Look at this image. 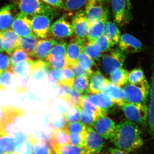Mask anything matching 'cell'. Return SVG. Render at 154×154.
Returning <instances> with one entry per match:
<instances>
[{"mask_svg": "<svg viewBox=\"0 0 154 154\" xmlns=\"http://www.w3.org/2000/svg\"><path fill=\"white\" fill-rule=\"evenodd\" d=\"M110 139L117 148L128 153L140 148L144 143L138 125L128 120L116 125Z\"/></svg>", "mask_w": 154, "mask_h": 154, "instance_id": "1", "label": "cell"}, {"mask_svg": "<svg viewBox=\"0 0 154 154\" xmlns=\"http://www.w3.org/2000/svg\"><path fill=\"white\" fill-rule=\"evenodd\" d=\"M2 117L0 120V135L14 137L19 129L17 126L18 120L25 117V109L13 105H6L1 106Z\"/></svg>", "mask_w": 154, "mask_h": 154, "instance_id": "2", "label": "cell"}, {"mask_svg": "<svg viewBox=\"0 0 154 154\" xmlns=\"http://www.w3.org/2000/svg\"><path fill=\"white\" fill-rule=\"evenodd\" d=\"M20 13L28 17L37 15H45L53 18L57 16V11L40 0H12Z\"/></svg>", "mask_w": 154, "mask_h": 154, "instance_id": "3", "label": "cell"}, {"mask_svg": "<svg viewBox=\"0 0 154 154\" xmlns=\"http://www.w3.org/2000/svg\"><path fill=\"white\" fill-rule=\"evenodd\" d=\"M149 89L147 81L139 85L127 83L122 89L125 101L127 103L146 104Z\"/></svg>", "mask_w": 154, "mask_h": 154, "instance_id": "4", "label": "cell"}, {"mask_svg": "<svg viewBox=\"0 0 154 154\" xmlns=\"http://www.w3.org/2000/svg\"><path fill=\"white\" fill-rule=\"evenodd\" d=\"M121 107L128 120L138 125H146L148 107L146 104L125 102Z\"/></svg>", "mask_w": 154, "mask_h": 154, "instance_id": "5", "label": "cell"}, {"mask_svg": "<svg viewBox=\"0 0 154 154\" xmlns=\"http://www.w3.org/2000/svg\"><path fill=\"white\" fill-rule=\"evenodd\" d=\"M102 67L106 73L111 74L121 68L125 59V54L120 48L109 50L102 56Z\"/></svg>", "mask_w": 154, "mask_h": 154, "instance_id": "6", "label": "cell"}, {"mask_svg": "<svg viewBox=\"0 0 154 154\" xmlns=\"http://www.w3.org/2000/svg\"><path fill=\"white\" fill-rule=\"evenodd\" d=\"M114 22L120 26L129 23L132 19L130 0H111Z\"/></svg>", "mask_w": 154, "mask_h": 154, "instance_id": "7", "label": "cell"}, {"mask_svg": "<svg viewBox=\"0 0 154 154\" xmlns=\"http://www.w3.org/2000/svg\"><path fill=\"white\" fill-rule=\"evenodd\" d=\"M72 26L67 18L63 15L58 19L51 26L49 36L57 40L70 37L73 34Z\"/></svg>", "mask_w": 154, "mask_h": 154, "instance_id": "8", "label": "cell"}, {"mask_svg": "<svg viewBox=\"0 0 154 154\" xmlns=\"http://www.w3.org/2000/svg\"><path fill=\"white\" fill-rule=\"evenodd\" d=\"M52 18L45 15H37L30 18L31 28L36 38L45 39L49 36Z\"/></svg>", "mask_w": 154, "mask_h": 154, "instance_id": "9", "label": "cell"}, {"mask_svg": "<svg viewBox=\"0 0 154 154\" xmlns=\"http://www.w3.org/2000/svg\"><path fill=\"white\" fill-rule=\"evenodd\" d=\"M105 146L102 136L91 127H88L85 132V145L84 149L88 154H98Z\"/></svg>", "mask_w": 154, "mask_h": 154, "instance_id": "10", "label": "cell"}, {"mask_svg": "<svg viewBox=\"0 0 154 154\" xmlns=\"http://www.w3.org/2000/svg\"><path fill=\"white\" fill-rule=\"evenodd\" d=\"M72 25L75 37L82 42L87 40L91 26L86 19L85 11L77 12L73 18Z\"/></svg>", "mask_w": 154, "mask_h": 154, "instance_id": "11", "label": "cell"}, {"mask_svg": "<svg viewBox=\"0 0 154 154\" xmlns=\"http://www.w3.org/2000/svg\"><path fill=\"white\" fill-rule=\"evenodd\" d=\"M107 0H90L86 4L85 14L91 26L101 19L107 9L104 3Z\"/></svg>", "mask_w": 154, "mask_h": 154, "instance_id": "12", "label": "cell"}, {"mask_svg": "<svg viewBox=\"0 0 154 154\" xmlns=\"http://www.w3.org/2000/svg\"><path fill=\"white\" fill-rule=\"evenodd\" d=\"M11 29L21 37H28L33 34L30 17L20 12L16 15Z\"/></svg>", "mask_w": 154, "mask_h": 154, "instance_id": "13", "label": "cell"}, {"mask_svg": "<svg viewBox=\"0 0 154 154\" xmlns=\"http://www.w3.org/2000/svg\"><path fill=\"white\" fill-rule=\"evenodd\" d=\"M119 46L125 54L140 52L144 48L143 44L139 39L128 33L120 36Z\"/></svg>", "mask_w": 154, "mask_h": 154, "instance_id": "14", "label": "cell"}, {"mask_svg": "<svg viewBox=\"0 0 154 154\" xmlns=\"http://www.w3.org/2000/svg\"><path fill=\"white\" fill-rule=\"evenodd\" d=\"M94 129L103 138L109 139L113 135L116 129L115 122L106 115H103L95 122Z\"/></svg>", "mask_w": 154, "mask_h": 154, "instance_id": "15", "label": "cell"}, {"mask_svg": "<svg viewBox=\"0 0 154 154\" xmlns=\"http://www.w3.org/2000/svg\"><path fill=\"white\" fill-rule=\"evenodd\" d=\"M20 37L11 29L2 32L1 42L4 51L11 55L14 51L19 48Z\"/></svg>", "mask_w": 154, "mask_h": 154, "instance_id": "16", "label": "cell"}, {"mask_svg": "<svg viewBox=\"0 0 154 154\" xmlns=\"http://www.w3.org/2000/svg\"><path fill=\"white\" fill-rule=\"evenodd\" d=\"M57 43V40L52 38L38 40L37 45L30 56L44 60L46 59L53 48Z\"/></svg>", "mask_w": 154, "mask_h": 154, "instance_id": "17", "label": "cell"}, {"mask_svg": "<svg viewBox=\"0 0 154 154\" xmlns=\"http://www.w3.org/2000/svg\"><path fill=\"white\" fill-rule=\"evenodd\" d=\"M15 6L13 4L6 5L0 9V32L10 29L14 22L15 15Z\"/></svg>", "mask_w": 154, "mask_h": 154, "instance_id": "18", "label": "cell"}, {"mask_svg": "<svg viewBox=\"0 0 154 154\" xmlns=\"http://www.w3.org/2000/svg\"><path fill=\"white\" fill-rule=\"evenodd\" d=\"M82 41L76 37L73 38L66 48V58L69 67L78 63L82 49Z\"/></svg>", "mask_w": 154, "mask_h": 154, "instance_id": "19", "label": "cell"}, {"mask_svg": "<svg viewBox=\"0 0 154 154\" xmlns=\"http://www.w3.org/2000/svg\"><path fill=\"white\" fill-rule=\"evenodd\" d=\"M110 82V81L102 75L100 72L91 75L88 93L91 94L102 93Z\"/></svg>", "mask_w": 154, "mask_h": 154, "instance_id": "20", "label": "cell"}, {"mask_svg": "<svg viewBox=\"0 0 154 154\" xmlns=\"http://www.w3.org/2000/svg\"><path fill=\"white\" fill-rule=\"evenodd\" d=\"M87 97L90 102L106 113L115 104L110 96L103 93L90 95L87 94Z\"/></svg>", "mask_w": 154, "mask_h": 154, "instance_id": "21", "label": "cell"}, {"mask_svg": "<svg viewBox=\"0 0 154 154\" xmlns=\"http://www.w3.org/2000/svg\"><path fill=\"white\" fill-rule=\"evenodd\" d=\"M108 15L109 11L107 9L102 18L91 25L87 37L88 41L94 43L99 36L103 34L105 25L108 21Z\"/></svg>", "mask_w": 154, "mask_h": 154, "instance_id": "22", "label": "cell"}, {"mask_svg": "<svg viewBox=\"0 0 154 154\" xmlns=\"http://www.w3.org/2000/svg\"><path fill=\"white\" fill-rule=\"evenodd\" d=\"M49 67L47 62L41 60L31 62L30 78L36 80H41L48 75Z\"/></svg>", "mask_w": 154, "mask_h": 154, "instance_id": "23", "label": "cell"}, {"mask_svg": "<svg viewBox=\"0 0 154 154\" xmlns=\"http://www.w3.org/2000/svg\"><path fill=\"white\" fill-rule=\"evenodd\" d=\"M79 107L87 114L94 117L96 121L102 116L106 115L100 108L88 100L87 94L82 95Z\"/></svg>", "mask_w": 154, "mask_h": 154, "instance_id": "24", "label": "cell"}, {"mask_svg": "<svg viewBox=\"0 0 154 154\" xmlns=\"http://www.w3.org/2000/svg\"><path fill=\"white\" fill-rule=\"evenodd\" d=\"M102 93L110 96L114 104L122 106L125 103L123 90L110 82Z\"/></svg>", "mask_w": 154, "mask_h": 154, "instance_id": "25", "label": "cell"}, {"mask_svg": "<svg viewBox=\"0 0 154 154\" xmlns=\"http://www.w3.org/2000/svg\"><path fill=\"white\" fill-rule=\"evenodd\" d=\"M78 63L82 68L91 75L100 72L94 60L84 52L82 49L80 54Z\"/></svg>", "mask_w": 154, "mask_h": 154, "instance_id": "26", "label": "cell"}, {"mask_svg": "<svg viewBox=\"0 0 154 154\" xmlns=\"http://www.w3.org/2000/svg\"><path fill=\"white\" fill-rule=\"evenodd\" d=\"M103 34L108 38L112 47L118 43L121 36L119 29L115 23L111 22H107L106 23Z\"/></svg>", "mask_w": 154, "mask_h": 154, "instance_id": "27", "label": "cell"}, {"mask_svg": "<svg viewBox=\"0 0 154 154\" xmlns=\"http://www.w3.org/2000/svg\"><path fill=\"white\" fill-rule=\"evenodd\" d=\"M148 123L151 134L154 139V59L150 87V101L148 107Z\"/></svg>", "mask_w": 154, "mask_h": 154, "instance_id": "28", "label": "cell"}, {"mask_svg": "<svg viewBox=\"0 0 154 154\" xmlns=\"http://www.w3.org/2000/svg\"><path fill=\"white\" fill-rule=\"evenodd\" d=\"M28 140L32 145L33 154H53L49 146L38 140L32 134L28 135Z\"/></svg>", "mask_w": 154, "mask_h": 154, "instance_id": "29", "label": "cell"}, {"mask_svg": "<svg viewBox=\"0 0 154 154\" xmlns=\"http://www.w3.org/2000/svg\"><path fill=\"white\" fill-rule=\"evenodd\" d=\"M67 45L64 42H58L54 46L49 54L47 56L45 60L48 61L50 60H60L66 58Z\"/></svg>", "mask_w": 154, "mask_h": 154, "instance_id": "30", "label": "cell"}, {"mask_svg": "<svg viewBox=\"0 0 154 154\" xmlns=\"http://www.w3.org/2000/svg\"><path fill=\"white\" fill-rule=\"evenodd\" d=\"M31 61H23L13 66L11 71L16 77H26L30 76L31 70Z\"/></svg>", "mask_w": 154, "mask_h": 154, "instance_id": "31", "label": "cell"}, {"mask_svg": "<svg viewBox=\"0 0 154 154\" xmlns=\"http://www.w3.org/2000/svg\"><path fill=\"white\" fill-rule=\"evenodd\" d=\"M128 71L121 68L110 74V82L121 88L128 83Z\"/></svg>", "mask_w": 154, "mask_h": 154, "instance_id": "32", "label": "cell"}, {"mask_svg": "<svg viewBox=\"0 0 154 154\" xmlns=\"http://www.w3.org/2000/svg\"><path fill=\"white\" fill-rule=\"evenodd\" d=\"M38 40V38L34 34L28 37H21L19 48L25 51L31 56L37 45Z\"/></svg>", "mask_w": 154, "mask_h": 154, "instance_id": "33", "label": "cell"}, {"mask_svg": "<svg viewBox=\"0 0 154 154\" xmlns=\"http://www.w3.org/2000/svg\"><path fill=\"white\" fill-rule=\"evenodd\" d=\"M52 140V148L54 146H61L69 143L68 135L65 128L54 130Z\"/></svg>", "mask_w": 154, "mask_h": 154, "instance_id": "34", "label": "cell"}, {"mask_svg": "<svg viewBox=\"0 0 154 154\" xmlns=\"http://www.w3.org/2000/svg\"><path fill=\"white\" fill-rule=\"evenodd\" d=\"M56 154H88L84 149L71 144L53 147Z\"/></svg>", "mask_w": 154, "mask_h": 154, "instance_id": "35", "label": "cell"}, {"mask_svg": "<svg viewBox=\"0 0 154 154\" xmlns=\"http://www.w3.org/2000/svg\"><path fill=\"white\" fill-rule=\"evenodd\" d=\"M17 142L14 137L0 135V149L4 152H14Z\"/></svg>", "mask_w": 154, "mask_h": 154, "instance_id": "36", "label": "cell"}, {"mask_svg": "<svg viewBox=\"0 0 154 154\" xmlns=\"http://www.w3.org/2000/svg\"><path fill=\"white\" fill-rule=\"evenodd\" d=\"M61 76L59 85L58 86L61 85L69 88H72L75 79V76L72 70L69 67H68L61 70Z\"/></svg>", "mask_w": 154, "mask_h": 154, "instance_id": "37", "label": "cell"}, {"mask_svg": "<svg viewBox=\"0 0 154 154\" xmlns=\"http://www.w3.org/2000/svg\"><path fill=\"white\" fill-rule=\"evenodd\" d=\"M90 77L85 76H79L76 77L74 83V88L80 94L88 93Z\"/></svg>", "mask_w": 154, "mask_h": 154, "instance_id": "38", "label": "cell"}, {"mask_svg": "<svg viewBox=\"0 0 154 154\" xmlns=\"http://www.w3.org/2000/svg\"><path fill=\"white\" fill-rule=\"evenodd\" d=\"M147 81L143 70L140 68L134 69L128 73V82L132 85H139Z\"/></svg>", "mask_w": 154, "mask_h": 154, "instance_id": "39", "label": "cell"}, {"mask_svg": "<svg viewBox=\"0 0 154 154\" xmlns=\"http://www.w3.org/2000/svg\"><path fill=\"white\" fill-rule=\"evenodd\" d=\"M10 58L12 66L21 62L32 60L28 54L20 48L14 51L10 55Z\"/></svg>", "mask_w": 154, "mask_h": 154, "instance_id": "40", "label": "cell"}, {"mask_svg": "<svg viewBox=\"0 0 154 154\" xmlns=\"http://www.w3.org/2000/svg\"><path fill=\"white\" fill-rule=\"evenodd\" d=\"M82 48L83 51L90 56L93 59L99 60L102 57V53L97 51L94 47V44L88 40L82 42Z\"/></svg>", "mask_w": 154, "mask_h": 154, "instance_id": "41", "label": "cell"}, {"mask_svg": "<svg viewBox=\"0 0 154 154\" xmlns=\"http://www.w3.org/2000/svg\"><path fill=\"white\" fill-rule=\"evenodd\" d=\"M93 44L95 49L102 53L107 52L112 47L108 38L103 34L99 36Z\"/></svg>", "mask_w": 154, "mask_h": 154, "instance_id": "42", "label": "cell"}, {"mask_svg": "<svg viewBox=\"0 0 154 154\" xmlns=\"http://www.w3.org/2000/svg\"><path fill=\"white\" fill-rule=\"evenodd\" d=\"M15 76L11 71L3 72L0 74V90L5 91L12 85Z\"/></svg>", "mask_w": 154, "mask_h": 154, "instance_id": "43", "label": "cell"}, {"mask_svg": "<svg viewBox=\"0 0 154 154\" xmlns=\"http://www.w3.org/2000/svg\"><path fill=\"white\" fill-rule=\"evenodd\" d=\"M86 131L83 133H67L69 143L84 149L85 145Z\"/></svg>", "mask_w": 154, "mask_h": 154, "instance_id": "44", "label": "cell"}, {"mask_svg": "<svg viewBox=\"0 0 154 154\" xmlns=\"http://www.w3.org/2000/svg\"><path fill=\"white\" fill-rule=\"evenodd\" d=\"M90 0H65L64 9L67 11H77L86 5Z\"/></svg>", "mask_w": 154, "mask_h": 154, "instance_id": "45", "label": "cell"}, {"mask_svg": "<svg viewBox=\"0 0 154 154\" xmlns=\"http://www.w3.org/2000/svg\"><path fill=\"white\" fill-rule=\"evenodd\" d=\"M82 95L75 90L74 87L71 88L69 93L63 98L72 106H79Z\"/></svg>", "mask_w": 154, "mask_h": 154, "instance_id": "46", "label": "cell"}, {"mask_svg": "<svg viewBox=\"0 0 154 154\" xmlns=\"http://www.w3.org/2000/svg\"><path fill=\"white\" fill-rule=\"evenodd\" d=\"M82 109L79 106H72L64 114L67 123L76 122L80 119Z\"/></svg>", "mask_w": 154, "mask_h": 154, "instance_id": "47", "label": "cell"}, {"mask_svg": "<svg viewBox=\"0 0 154 154\" xmlns=\"http://www.w3.org/2000/svg\"><path fill=\"white\" fill-rule=\"evenodd\" d=\"M88 126L81 122L67 123L65 128L67 133H83L86 131Z\"/></svg>", "mask_w": 154, "mask_h": 154, "instance_id": "48", "label": "cell"}, {"mask_svg": "<svg viewBox=\"0 0 154 154\" xmlns=\"http://www.w3.org/2000/svg\"><path fill=\"white\" fill-rule=\"evenodd\" d=\"M67 123V122L64 115L61 114L53 116L51 122V126L54 129L65 128Z\"/></svg>", "mask_w": 154, "mask_h": 154, "instance_id": "49", "label": "cell"}, {"mask_svg": "<svg viewBox=\"0 0 154 154\" xmlns=\"http://www.w3.org/2000/svg\"><path fill=\"white\" fill-rule=\"evenodd\" d=\"M14 152L17 154H33L32 145L28 140L17 144Z\"/></svg>", "mask_w": 154, "mask_h": 154, "instance_id": "50", "label": "cell"}, {"mask_svg": "<svg viewBox=\"0 0 154 154\" xmlns=\"http://www.w3.org/2000/svg\"><path fill=\"white\" fill-rule=\"evenodd\" d=\"M46 61L48 64L50 69H52L61 70L64 69L69 67L68 63L66 58L60 60H50Z\"/></svg>", "mask_w": 154, "mask_h": 154, "instance_id": "51", "label": "cell"}, {"mask_svg": "<svg viewBox=\"0 0 154 154\" xmlns=\"http://www.w3.org/2000/svg\"><path fill=\"white\" fill-rule=\"evenodd\" d=\"M12 67L10 57L4 54L0 53V72L11 71Z\"/></svg>", "mask_w": 154, "mask_h": 154, "instance_id": "52", "label": "cell"}, {"mask_svg": "<svg viewBox=\"0 0 154 154\" xmlns=\"http://www.w3.org/2000/svg\"><path fill=\"white\" fill-rule=\"evenodd\" d=\"M48 75L50 82L55 84L57 86L59 85L60 81L61 76V70L51 69L48 72Z\"/></svg>", "mask_w": 154, "mask_h": 154, "instance_id": "53", "label": "cell"}, {"mask_svg": "<svg viewBox=\"0 0 154 154\" xmlns=\"http://www.w3.org/2000/svg\"><path fill=\"white\" fill-rule=\"evenodd\" d=\"M80 120L87 126L90 125L92 126L96 122L95 119L93 116L88 115L82 110L81 115H80Z\"/></svg>", "mask_w": 154, "mask_h": 154, "instance_id": "54", "label": "cell"}, {"mask_svg": "<svg viewBox=\"0 0 154 154\" xmlns=\"http://www.w3.org/2000/svg\"><path fill=\"white\" fill-rule=\"evenodd\" d=\"M69 67L72 70L75 77L79 76H85L90 77L91 76V75L89 73L86 71L80 66L79 63L75 64Z\"/></svg>", "mask_w": 154, "mask_h": 154, "instance_id": "55", "label": "cell"}, {"mask_svg": "<svg viewBox=\"0 0 154 154\" xmlns=\"http://www.w3.org/2000/svg\"><path fill=\"white\" fill-rule=\"evenodd\" d=\"M40 1L54 8L64 9V5L62 0H40Z\"/></svg>", "mask_w": 154, "mask_h": 154, "instance_id": "56", "label": "cell"}, {"mask_svg": "<svg viewBox=\"0 0 154 154\" xmlns=\"http://www.w3.org/2000/svg\"><path fill=\"white\" fill-rule=\"evenodd\" d=\"M101 154H128V153L117 148L110 147L105 150Z\"/></svg>", "mask_w": 154, "mask_h": 154, "instance_id": "57", "label": "cell"}, {"mask_svg": "<svg viewBox=\"0 0 154 154\" xmlns=\"http://www.w3.org/2000/svg\"><path fill=\"white\" fill-rule=\"evenodd\" d=\"M14 137L16 139L17 144L21 143L28 140V136L20 131L15 134Z\"/></svg>", "mask_w": 154, "mask_h": 154, "instance_id": "58", "label": "cell"}, {"mask_svg": "<svg viewBox=\"0 0 154 154\" xmlns=\"http://www.w3.org/2000/svg\"><path fill=\"white\" fill-rule=\"evenodd\" d=\"M1 37H2V32H0V53H2L4 51L2 46V42H1Z\"/></svg>", "mask_w": 154, "mask_h": 154, "instance_id": "59", "label": "cell"}, {"mask_svg": "<svg viewBox=\"0 0 154 154\" xmlns=\"http://www.w3.org/2000/svg\"><path fill=\"white\" fill-rule=\"evenodd\" d=\"M3 154H17L14 152H5Z\"/></svg>", "mask_w": 154, "mask_h": 154, "instance_id": "60", "label": "cell"}, {"mask_svg": "<svg viewBox=\"0 0 154 154\" xmlns=\"http://www.w3.org/2000/svg\"><path fill=\"white\" fill-rule=\"evenodd\" d=\"M4 152H5L3 151H2V150L0 149V154H3Z\"/></svg>", "mask_w": 154, "mask_h": 154, "instance_id": "61", "label": "cell"}, {"mask_svg": "<svg viewBox=\"0 0 154 154\" xmlns=\"http://www.w3.org/2000/svg\"><path fill=\"white\" fill-rule=\"evenodd\" d=\"M1 72H0V74H1Z\"/></svg>", "mask_w": 154, "mask_h": 154, "instance_id": "62", "label": "cell"}]
</instances>
